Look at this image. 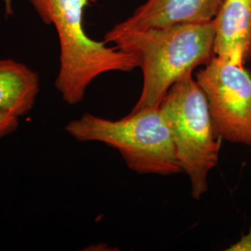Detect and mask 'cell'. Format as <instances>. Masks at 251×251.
<instances>
[{
  "label": "cell",
  "mask_w": 251,
  "mask_h": 251,
  "mask_svg": "<svg viewBox=\"0 0 251 251\" xmlns=\"http://www.w3.org/2000/svg\"><path fill=\"white\" fill-rule=\"evenodd\" d=\"M214 40V21L144 30L114 26L103 38L106 44L134 54L139 60L144 84L131 112L159 107L172 85L211 61Z\"/></svg>",
  "instance_id": "6da1fadb"
},
{
  "label": "cell",
  "mask_w": 251,
  "mask_h": 251,
  "mask_svg": "<svg viewBox=\"0 0 251 251\" xmlns=\"http://www.w3.org/2000/svg\"><path fill=\"white\" fill-rule=\"evenodd\" d=\"M65 130L78 142H97L116 149L126 166L138 174L182 173L170 128L159 107L130 112L118 120L87 113L70 121Z\"/></svg>",
  "instance_id": "3957f363"
},
{
  "label": "cell",
  "mask_w": 251,
  "mask_h": 251,
  "mask_svg": "<svg viewBox=\"0 0 251 251\" xmlns=\"http://www.w3.org/2000/svg\"><path fill=\"white\" fill-rule=\"evenodd\" d=\"M40 89L38 74L11 59L0 60V112L12 117L27 115Z\"/></svg>",
  "instance_id": "ba28073f"
},
{
  "label": "cell",
  "mask_w": 251,
  "mask_h": 251,
  "mask_svg": "<svg viewBox=\"0 0 251 251\" xmlns=\"http://www.w3.org/2000/svg\"><path fill=\"white\" fill-rule=\"evenodd\" d=\"M19 126V118L0 112V139L13 133Z\"/></svg>",
  "instance_id": "9c48e42d"
},
{
  "label": "cell",
  "mask_w": 251,
  "mask_h": 251,
  "mask_svg": "<svg viewBox=\"0 0 251 251\" xmlns=\"http://www.w3.org/2000/svg\"><path fill=\"white\" fill-rule=\"evenodd\" d=\"M5 7H6V12L8 15L12 14V6H11V0H4Z\"/></svg>",
  "instance_id": "8fae6325"
},
{
  "label": "cell",
  "mask_w": 251,
  "mask_h": 251,
  "mask_svg": "<svg viewBox=\"0 0 251 251\" xmlns=\"http://www.w3.org/2000/svg\"><path fill=\"white\" fill-rule=\"evenodd\" d=\"M46 25H52L60 44L55 87L70 105L81 102L90 84L108 72H131L140 67L134 54L108 47L87 35L84 10L95 0H28Z\"/></svg>",
  "instance_id": "7a4b0ae2"
},
{
  "label": "cell",
  "mask_w": 251,
  "mask_h": 251,
  "mask_svg": "<svg viewBox=\"0 0 251 251\" xmlns=\"http://www.w3.org/2000/svg\"><path fill=\"white\" fill-rule=\"evenodd\" d=\"M159 109L179 166L191 180L192 197L200 199L208 190L207 175L219 162L222 140L216 135L206 95L193 73L172 85Z\"/></svg>",
  "instance_id": "277c9868"
},
{
  "label": "cell",
  "mask_w": 251,
  "mask_h": 251,
  "mask_svg": "<svg viewBox=\"0 0 251 251\" xmlns=\"http://www.w3.org/2000/svg\"><path fill=\"white\" fill-rule=\"evenodd\" d=\"M225 0H147L128 18L115 25L120 30L163 28L181 24L208 23Z\"/></svg>",
  "instance_id": "8992f818"
},
{
  "label": "cell",
  "mask_w": 251,
  "mask_h": 251,
  "mask_svg": "<svg viewBox=\"0 0 251 251\" xmlns=\"http://www.w3.org/2000/svg\"><path fill=\"white\" fill-rule=\"evenodd\" d=\"M213 21L216 57L244 64L251 56V0H225Z\"/></svg>",
  "instance_id": "52a82bcc"
},
{
  "label": "cell",
  "mask_w": 251,
  "mask_h": 251,
  "mask_svg": "<svg viewBox=\"0 0 251 251\" xmlns=\"http://www.w3.org/2000/svg\"><path fill=\"white\" fill-rule=\"evenodd\" d=\"M227 251H251V227L248 233L243 235L242 238L233 244Z\"/></svg>",
  "instance_id": "30bf717a"
},
{
  "label": "cell",
  "mask_w": 251,
  "mask_h": 251,
  "mask_svg": "<svg viewBox=\"0 0 251 251\" xmlns=\"http://www.w3.org/2000/svg\"><path fill=\"white\" fill-rule=\"evenodd\" d=\"M216 135L251 147V75L244 64L214 56L196 74Z\"/></svg>",
  "instance_id": "5b68a950"
}]
</instances>
